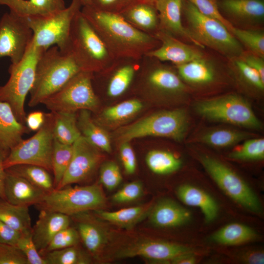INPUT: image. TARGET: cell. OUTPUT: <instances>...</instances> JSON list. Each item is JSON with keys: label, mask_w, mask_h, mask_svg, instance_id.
Wrapping results in <instances>:
<instances>
[{"label": "cell", "mask_w": 264, "mask_h": 264, "mask_svg": "<svg viewBox=\"0 0 264 264\" xmlns=\"http://www.w3.org/2000/svg\"><path fill=\"white\" fill-rule=\"evenodd\" d=\"M231 33L255 55L264 58V33L260 31L234 27Z\"/></svg>", "instance_id": "obj_41"}, {"label": "cell", "mask_w": 264, "mask_h": 264, "mask_svg": "<svg viewBox=\"0 0 264 264\" xmlns=\"http://www.w3.org/2000/svg\"><path fill=\"white\" fill-rule=\"evenodd\" d=\"M82 7L78 0H72L68 7L53 14L25 18L33 33L32 44L44 50L57 46L67 52L72 23Z\"/></svg>", "instance_id": "obj_7"}, {"label": "cell", "mask_w": 264, "mask_h": 264, "mask_svg": "<svg viewBox=\"0 0 264 264\" xmlns=\"http://www.w3.org/2000/svg\"><path fill=\"white\" fill-rule=\"evenodd\" d=\"M132 87L143 95H175L186 89L182 80L172 67L147 55L141 59Z\"/></svg>", "instance_id": "obj_11"}, {"label": "cell", "mask_w": 264, "mask_h": 264, "mask_svg": "<svg viewBox=\"0 0 264 264\" xmlns=\"http://www.w3.org/2000/svg\"><path fill=\"white\" fill-rule=\"evenodd\" d=\"M154 37L160 45L146 55L161 62H171L176 66L203 57L199 49L165 32L159 30Z\"/></svg>", "instance_id": "obj_18"}, {"label": "cell", "mask_w": 264, "mask_h": 264, "mask_svg": "<svg viewBox=\"0 0 264 264\" xmlns=\"http://www.w3.org/2000/svg\"><path fill=\"white\" fill-rule=\"evenodd\" d=\"M80 241L77 230L70 225L59 231L54 236L41 255L42 256L49 251L78 245Z\"/></svg>", "instance_id": "obj_43"}, {"label": "cell", "mask_w": 264, "mask_h": 264, "mask_svg": "<svg viewBox=\"0 0 264 264\" xmlns=\"http://www.w3.org/2000/svg\"><path fill=\"white\" fill-rule=\"evenodd\" d=\"M67 52L82 71L92 73L105 69L115 59L81 10L72 23Z\"/></svg>", "instance_id": "obj_3"}, {"label": "cell", "mask_w": 264, "mask_h": 264, "mask_svg": "<svg viewBox=\"0 0 264 264\" xmlns=\"http://www.w3.org/2000/svg\"><path fill=\"white\" fill-rule=\"evenodd\" d=\"M82 5V7L90 4V0H77Z\"/></svg>", "instance_id": "obj_58"}, {"label": "cell", "mask_w": 264, "mask_h": 264, "mask_svg": "<svg viewBox=\"0 0 264 264\" xmlns=\"http://www.w3.org/2000/svg\"><path fill=\"white\" fill-rule=\"evenodd\" d=\"M33 33L26 19L10 11L0 19V59H10L11 64L20 62L32 42Z\"/></svg>", "instance_id": "obj_14"}, {"label": "cell", "mask_w": 264, "mask_h": 264, "mask_svg": "<svg viewBox=\"0 0 264 264\" xmlns=\"http://www.w3.org/2000/svg\"><path fill=\"white\" fill-rule=\"evenodd\" d=\"M231 158L241 160H260L264 158V139L246 140L241 147L229 154Z\"/></svg>", "instance_id": "obj_42"}, {"label": "cell", "mask_w": 264, "mask_h": 264, "mask_svg": "<svg viewBox=\"0 0 264 264\" xmlns=\"http://www.w3.org/2000/svg\"><path fill=\"white\" fill-rule=\"evenodd\" d=\"M242 261L249 264H263L264 263V254L260 250L249 251L242 256Z\"/></svg>", "instance_id": "obj_55"}, {"label": "cell", "mask_w": 264, "mask_h": 264, "mask_svg": "<svg viewBox=\"0 0 264 264\" xmlns=\"http://www.w3.org/2000/svg\"><path fill=\"white\" fill-rule=\"evenodd\" d=\"M251 134L244 132L229 129H220L203 135L198 141L215 147L232 146L250 137Z\"/></svg>", "instance_id": "obj_40"}, {"label": "cell", "mask_w": 264, "mask_h": 264, "mask_svg": "<svg viewBox=\"0 0 264 264\" xmlns=\"http://www.w3.org/2000/svg\"><path fill=\"white\" fill-rule=\"evenodd\" d=\"M44 51L31 42L22 60L10 65L9 78L5 84L0 86V101L10 106L18 120L23 124L26 116L25 100L34 82L38 60Z\"/></svg>", "instance_id": "obj_5"}, {"label": "cell", "mask_w": 264, "mask_h": 264, "mask_svg": "<svg viewBox=\"0 0 264 264\" xmlns=\"http://www.w3.org/2000/svg\"><path fill=\"white\" fill-rule=\"evenodd\" d=\"M72 153V145L62 143L54 138L51 162L55 189L58 187L68 167Z\"/></svg>", "instance_id": "obj_39"}, {"label": "cell", "mask_w": 264, "mask_h": 264, "mask_svg": "<svg viewBox=\"0 0 264 264\" xmlns=\"http://www.w3.org/2000/svg\"><path fill=\"white\" fill-rule=\"evenodd\" d=\"M71 220L66 215L41 209L38 219L32 228V239L40 254L59 231L70 225Z\"/></svg>", "instance_id": "obj_21"}, {"label": "cell", "mask_w": 264, "mask_h": 264, "mask_svg": "<svg viewBox=\"0 0 264 264\" xmlns=\"http://www.w3.org/2000/svg\"><path fill=\"white\" fill-rule=\"evenodd\" d=\"M195 109L199 115L210 120L253 129L262 127L249 104L237 95L201 101L196 103Z\"/></svg>", "instance_id": "obj_12"}, {"label": "cell", "mask_w": 264, "mask_h": 264, "mask_svg": "<svg viewBox=\"0 0 264 264\" xmlns=\"http://www.w3.org/2000/svg\"><path fill=\"white\" fill-rule=\"evenodd\" d=\"M200 161L208 174L230 198L255 213L261 211L260 202L253 191L236 172L220 161L202 156Z\"/></svg>", "instance_id": "obj_13"}, {"label": "cell", "mask_w": 264, "mask_h": 264, "mask_svg": "<svg viewBox=\"0 0 264 264\" xmlns=\"http://www.w3.org/2000/svg\"><path fill=\"white\" fill-rule=\"evenodd\" d=\"M257 237L255 231L249 226L239 223H232L215 232L211 239L222 245H236L253 241Z\"/></svg>", "instance_id": "obj_35"}, {"label": "cell", "mask_w": 264, "mask_h": 264, "mask_svg": "<svg viewBox=\"0 0 264 264\" xmlns=\"http://www.w3.org/2000/svg\"><path fill=\"white\" fill-rule=\"evenodd\" d=\"M28 207L0 199V220L21 233L31 231L32 227Z\"/></svg>", "instance_id": "obj_36"}, {"label": "cell", "mask_w": 264, "mask_h": 264, "mask_svg": "<svg viewBox=\"0 0 264 264\" xmlns=\"http://www.w3.org/2000/svg\"><path fill=\"white\" fill-rule=\"evenodd\" d=\"M106 198L100 186L94 184L55 189L38 205L41 209L69 217L85 212L104 209Z\"/></svg>", "instance_id": "obj_8"}, {"label": "cell", "mask_w": 264, "mask_h": 264, "mask_svg": "<svg viewBox=\"0 0 264 264\" xmlns=\"http://www.w3.org/2000/svg\"><path fill=\"white\" fill-rule=\"evenodd\" d=\"M143 108L142 102L132 98L121 102L105 109L94 120L100 125L114 126L124 123L138 113Z\"/></svg>", "instance_id": "obj_32"}, {"label": "cell", "mask_w": 264, "mask_h": 264, "mask_svg": "<svg viewBox=\"0 0 264 264\" xmlns=\"http://www.w3.org/2000/svg\"><path fill=\"white\" fill-rule=\"evenodd\" d=\"M134 0H90V4L99 10L120 14Z\"/></svg>", "instance_id": "obj_50"}, {"label": "cell", "mask_w": 264, "mask_h": 264, "mask_svg": "<svg viewBox=\"0 0 264 264\" xmlns=\"http://www.w3.org/2000/svg\"><path fill=\"white\" fill-rule=\"evenodd\" d=\"M219 9L228 16L245 21H258L264 17L263 0H219Z\"/></svg>", "instance_id": "obj_29"}, {"label": "cell", "mask_w": 264, "mask_h": 264, "mask_svg": "<svg viewBox=\"0 0 264 264\" xmlns=\"http://www.w3.org/2000/svg\"><path fill=\"white\" fill-rule=\"evenodd\" d=\"M175 68L182 80L193 84H207L215 77L213 65L204 57L175 66Z\"/></svg>", "instance_id": "obj_31"}, {"label": "cell", "mask_w": 264, "mask_h": 264, "mask_svg": "<svg viewBox=\"0 0 264 264\" xmlns=\"http://www.w3.org/2000/svg\"><path fill=\"white\" fill-rule=\"evenodd\" d=\"M149 168L158 175L169 174L178 170L181 166L180 159L172 153L163 150H152L146 156Z\"/></svg>", "instance_id": "obj_38"}, {"label": "cell", "mask_w": 264, "mask_h": 264, "mask_svg": "<svg viewBox=\"0 0 264 264\" xmlns=\"http://www.w3.org/2000/svg\"><path fill=\"white\" fill-rule=\"evenodd\" d=\"M4 183V200L17 205L29 206L41 204L46 193L26 179L6 171Z\"/></svg>", "instance_id": "obj_20"}, {"label": "cell", "mask_w": 264, "mask_h": 264, "mask_svg": "<svg viewBox=\"0 0 264 264\" xmlns=\"http://www.w3.org/2000/svg\"><path fill=\"white\" fill-rule=\"evenodd\" d=\"M0 264H28V262L16 246L0 244Z\"/></svg>", "instance_id": "obj_49"}, {"label": "cell", "mask_w": 264, "mask_h": 264, "mask_svg": "<svg viewBox=\"0 0 264 264\" xmlns=\"http://www.w3.org/2000/svg\"><path fill=\"white\" fill-rule=\"evenodd\" d=\"M21 235L0 220V244L16 246Z\"/></svg>", "instance_id": "obj_52"}, {"label": "cell", "mask_w": 264, "mask_h": 264, "mask_svg": "<svg viewBox=\"0 0 264 264\" xmlns=\"http://www.w3.org/2000/svg\"><path fill=\"white\" fill-rule=\"evenodd\" d=\"M235 63L241 75L247 83L259 90H264V80L255 69L238 58H235Z\"/></svg>", "instance_id": "obj_48"}, {"label": "cell", "mask_w": 264, "mask_h": 264, "mask_svg": "<svg viewBox=\"0 0 264 264\" xmlns=\"http://www.w3.org/2000/svg\"><path fill=\"white\" fill-rule=\"evenodd\" d=\"M151 222L162 228L178 226L188 222L191 214L175 201L163 199L153 205L149 215Z\"/></svg>", "instance_id": "obj_25"}, {"label": "cell", "mask_w": 264, "mask_h": 264, "mask_svg": "<svg viewBox=\"0 0 264 264\" xmlns=\"http://www.w3.org/2000/svg\"><path fill=\"white\" fill-rule=\"evenodd\" d=\"M143 193L142 183L140 181H134L124 185L113 195L112 199L117 203L130 202L139 198Z\"/></svg>", "instance_id": "obj_47"}, {"label": "cell", "mask_w": 264, "mask_h": 264, "mask_svg": "<svg viewBox=\"0 0 264 264\" xmlns=\"http://www.w3.org/2000/svg\"><path fill=\"white\" fill-rule=\"evenodd\" d=\"M119 153L126 173L129 175L133 174L136 169V159L129 142L120 143Z\"/></svg>", "instance_id": "obj_51"}, {"label": "cell", "mask_w": 264, "mask_h": 264, "mask_svg": "<svg viewBox=\"0 0 264 264\" xmlns=\"http://www.w3.org/2000/svg\"><path fill=\"white\" fill-rule=\"evenodd\" d=\"M27 128L18 120L10 106L0 101V151L5 158L22 140Z\"/></svg>", "instance_id": "obj_23"}, {"label": "cell", "mask_w": 264, "mask_h": 264, "mask_svg": "<svg viewBox=\"0 0 264 264\" xmlns=\"http://www.w3.org/2000/svg\"><path fill=\"white\" fill-rule=\"evenodd\" d=\"M53 113L54 138L62 143L72 145L82 135L78 127L76 112Z\"/></svg>", "instance_id": "obj_34"}, {"label": "cell", "mask_w": 264, "mask_h": 264, "mask_svg": "<svg viewBox=\"0 0 264 264\" xmlns=\"http://www.w3.org/2000/svg\"><path fill=\"white\" fill-rule=\"evenodd\" d=\"M203 15L218 20L231 32L234 26L220 11L217 0H187Z\"/></svg>", "instance_id": "obj_46"}, {"label": "cell", "mask_w": 264, "mask_h": 264, "mask_svg": "<svg viewBox=\"0 0 264 264\" xmlns=\"http://www.w3.org/2000/svg\"><path fill=\"white\" fill-rule=\"evenodd\" d=\"M0 199H1L0 198Z\"/></svg>", "instance_id": "obj_60"}, {"label": "cell", "mask_w": 264, "mask_h": 264, "mask_svg": "<svg viewBox=\"0 0 264 264\" xmlns=\"http://www.w3.org/2000/svg\"><path fill=\"white\" fill-rule=\"evenodd\" d=\"M183 2V0H157L155 2L159 21V30L180 41H188L202 48L192 38L182 23Z\"/></svg>", "instance_id": "obj_19"}, {"label": "cell", "mask_w": 264, "mask_h": 264, "mask_svg": "<svg viewBox=\"0 0 264 264\" xmlns=\"http://www.w3.org/2000/svg\"><path fill=\"white\" fill-rule=\"evenodd\" d=\"M187 128L188 117L184 110H165L119 128L115 132L114 137L120 144L146 136L165 137L180 141Z\"/></svg>", "instance_id": "obj_6"}, {"label": "cell", "mask_w": 264, "mask_h": 264, "mask_svg": "<svg viewBox=\"0 0 264 264\" xmlns=\"http://www.w3.org/2000/svg\"><path fill=\"white\" fill-rule=\"evenodd\" d=\"M182 13L187 23L186 28L202 48L206 46L233 58L243 54L241 44L218 20L203 15L187 0H183Z\"/></svg>", "instance_id": "obj_4"}, {"label": "cell", "mask_w": 264, "mask_h": 264, "mask_svg": "<svg viewBox=\"0 0 264 264\" xmlns=\"http://www.w3.org/2000/svg\"><path fill=\"white\" fill-rule=\"evenodd\" d=\"M0 5L24 18L46 16L66 8L64 0H0Z\"/></svg>", "instance_id": "obj_26"}, {"label": "cell", "mask_w": 264, "mask_h": 264, "mask_svg": "<svg viewBox=\"0 0 264 264\" xmlns=\"http://www.w3.org/2000/svg\"><path fill=\"white\" fill-rule=\"evenodd\" d=\"M93 73L81 71L42 103L53 112L96 111L100 103L92 84Z\"/></svg>", "instance_id": "obj_9"}, {"label": "cell", "mask_w": 264, "mask_h": 264, "mask_svg": "<svg viewBox=\"0 0 264 264\" xmlns=\"http://www.w3.org/2000/svg\"><path fill=\"white\" fill-rule=\"evenodd\" d=\"M241 59L246 64L255 69L264 80V58L253 53L243 55Z\"/></svg>", "instance_id": "obj_54"}, {"label": "cell", "mask_w": 264, "mask_h": 264, "mask_svg": "<svg viewBox=\"0 0 264 264\" xmlns=\"http://www.w3.org/2000/svg\"><path fill=\"white\" fill-rule=\"evenodd\" d=\"M194 253L189 247L164 241L144 240L131 243L119 250L117 259L141 257L151 262L170 264L174 259L183 254Z\"/></svg>", "instance_id": "obj_17"}, {"label": "cell", "mask_w": 264, "mask_h": 264, "mask_svg": "<svg viewBox=\"0 0 264 264\" xmlns=\"http://www.w3.org/2000/svg\"><path fill=\"white\" fill-rule=\"evenodd\" d=\"M196 262V257L195 254H194V253H193L182 255L173 260L170 264H195Z\"/></svg>", "instance_id": "obj_56"}, {"label": "cell", "mask_w": 264, "mask_h": 264, "mask_svg": "<svg viewBox=\"0 0 264 264\" xmlns=\"http://www.w3.org/2000/svg\"><path fill=\"white\" fill-rule=\"evenodd\" d=\"M42 256L47 264H89L92 262L89 254L78 244L49 251Z\"/></svg>", "instance_id": "obj_37"}, {"label": "cell", "mask_w": 264, "mask_h": 264, "mask_svg": "<svg viewBox=\"0 0 264 264\" xmlns=\"http://www.w3.org/2000/svg\"><path fill=\"white\" fill-rule=\"evenodd\" d=\"M7 172L19 176L46 194L55 189L54 179L46 169L35 165L21 164L9 167Z\"/></svg>", "instance_id": "obj_33"}, {"label": "cell", "mask_w": 264, "mask_h": 264, "mask_svg": "<svg viewBox=\"0 0 264 264\" xmlns=\"http://www.w3.org/2000/svg\"><path fill=\"white\" fill-rule=\"evenodd\" d=\"M53 123V112L46 113L44 123L37 132L27 139H22L11 150L3 161L5 169L17 164H26L52 171Z\"/></svg>", "instance_id": "obj_10"}, {"label": "cell", "mask_w": 264, "mask_h": 264, "mask_svg": "<svg viewBox=\"0 0 264 264\" xmlns=\"http://www.w3.org/2000/svg\"><path fill=\"white\" fill-rule=\"evenodd\" d=\"M122 180L120 168L116 163L108 161L104 163L100 170V182L108 190L115 189Z\"/></svg>", "instance_id": "obj_45"}, {"label": "cell", "mask_w": 264, "mask_h": 264, "mask_svg": "<svg viewBox=\"0 0 264 264\" xmlns=\"http://www.w3.org/2000/svg\"><path fill=\"white\" fill-rule=\"evenodd\" d=\"M88 212L70 216L76 222L80 241L91 257L97 258L107 243L106 236L104 230L98 225Z\"/></svg>", "instance_id": "obj_24"}, {"label": "cell", "mask_w": 264, "mask_h": 264, "mask_svg": "<svg viewBox=\"0 0 264 264\" xmlns=\"http://www.w3.org/2000/svg\"><path fill=\"white\" fill-rule=\"evenodd\" d=\"M4 156L0 151V198L4 200V183L6 176L5 169L3 167Z\"/></svg>", "instance_id": "obj_57"}, {"label": "cell", "mask_w": 264, "mask_h": 264, "mask_svg": "<svg viewBox=\"0 0 264 264\" xmlns=\"http://www.w3.org/2000/svg\"><path fill=\"white\" fill-rule=\"evenodd\" d=\"M147 1H150L151 2H153V3H155V2L157 0H147Z\"/></svg>", "instance_id": "obj_59"}, {"label": "cell", "mask_w": 264, "mask_h": 264, "mask_svg": "<svg viewBox=\"0 0 264 264\" xmlns=\"http://www.w3.org/2000/svg\"><path fill=\"white\" fill-rule=\"evenodd\" d=\"M77 125L81 135L95 147L110 153L111 151L110 137L107 132L93 120L90 111L80 110Z\"/></svg>", "instance_id": "obj_30"}, {"label": "cell", "mask_w": 264, "mask_h": 264, "mask_svg": "<svg viewBox=\"0 0 264 264\" xmlns=\"http://www.w3.org/2000/svg\"><path fill=\"white\" fill-rule=\"evenodd\" d=\"M152 203L122 209L115 211L104 209L94 211L99 218L126 230L132 229L148 217L152 208Z\"/></svg>", "instance_id": "obj_28"}, {"label": "cell", "mask_w": 264, "mask_h": 264, "mask_svg": "<svg viewBox=\"0 0 264 264\" xmlns=\"http://www.w3.org/2000/svg\"><path fill=\"white\" fill-rule=\"evenodd\" d=\"M16 246L25 255L28 264H47L34 244L32 230L22 233Z\"/></svg>", "instance_id": "obj_44"}, {"label": "cell", "mask_w": 264, "mask_h": 264, "mask_svg": "<svg viewBox=\"0 0 264 264\" xmlns=\"http://www.w3.org/2000/svg\"><path fill=\"white\" fill-rule=\"evenodd\" d=\"M141 59L115 58L107 68L93 73L96 76L105 80L103 90L108 97L118 98L132 87L140 67Z\"/></svg>", "instance_id": "obj_16"}, {"label": "cell", "mask_w": 264, "mask_h": 264, "mask_svg": "<svg viewBox=\"0 0 264 264\" xmlns=\"http://www.w3.org/2000/svg\"><path fill=\"white\" fill-rule=\"evenodd\" d=\"M81 71L69 53L62 52L57 46L49 47L38 60L28 106L33 107L42 104Z\"/></svg>", "instance_id": "obj_2"}, {"label": "cell", "mask_w": 264, "mask_h": 264, "mask_svg": "<svg viewBox=\"0 0 264 264\" xmlns=\"http://www.w3.org/2000/svg\"><path fill=\"white\" fill-rule=\"evenodd\" d=\"M176 193L184 204L199 208L207 222L216 218L219 212L218 204L204 190L190 184H183L176 189Z\"/></svg>", "instance_id": "obj_27"}, {"label": "cell", "mask_w": 264, "mask_h": 264, "mask_svg": "<svg viewBox=\"0 0 264 264\" xmlns=\"http://www.w3.org/2000/svg\"><path fill=\"white\" fill-rule=\"evenodd\" d=\"M134 28L154 36L159 30V21L155 3L147 0H134L119 14Z\"/></svg>", "instance_id": "obj_22"}, {"label": "cell", "mask_w": 264, "mask_h": 264, "mask_svg": "<svg viewBox=\"0 0 264 264\" xmlns=\"http://www.w3.org/2000/svg\"><path fill=\"white\" fill-rule=\"evenodd\" d=\"M81 11L115 59H140L160 45L156 38L134 28L120 14L102 11L90 5L82 7Z\"/></svg>", "instance_id": "obj_1"}, {"label": "cell", "mask_w": 264, "mask_h": 264, "mask_svg": "<svg viewBox=\"0 0 264 264\" xmlns=\"http://www.w3.org/2000/svg\"><path fill=\"white\" fill-rule=\"evenodd\" d=\"M72 147L70 164L56 189L85 180L93 173L102 159L100 149L82 135L72 144Z\"/></svg>", "instance_id": "obj_15"}, {"label": "cell", "mask_w": 264, "mask_h": 264, "mask_svg": "<svg viewBox=\"0 0 264 264\" xmlns=\"http://www.w3.org/2000/svg\"><path fill=\"white\" fill-rule=\"evenodd\" d=\"M45 120V113L40 111H35L26 116L25 123L30 130L37 131L42 127Z\"/></svg>", "instance_id": "obj_53"}]
</instances>
